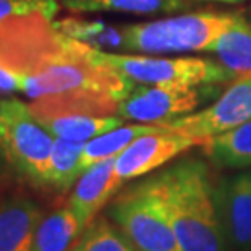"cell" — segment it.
Instances as JSON below:
<instances>
[{
	"mask_svg": "<svg viewBox=\"0 0 251 251\" xmlns=\"http://www.w3.org/2000/svg\"><path fill=\"white\" fill-rule=\"evenodd\" d=\"M0 67L20 79L33 102L117 115L135 83L104 65L98 49L55 28L41 13L0 21Z\"/></svg>",
	"mask_w": 251,
	"mask_h": 251,
	"instance_id": "6da1fadb",
	"label": "cell"
},
{
	"mask_svg": "<svg viewBox=\"0 0 251 251\" xmlns=\"http://www.w3.org/2000/svg\"><path fill=\"white\" fill-rule=\"evenodd\" d=\"M157 175L181 251H230L207 165L185 159Z\"/></svg>",
	"mask_w": 251,
	"mask_h": 251,
	"instance_id": "7a4b0ae2",
	"label": "cell"
},
{
	"mask_svg": "<svg viewBox=\"0 0 251 251\" xmlns=\"http://www.w3.org/2000/svg\"><path fill=\"white\" fill-rule=\"evenodd\" d=\"M235 17L237 13L204 10L125 26V50L143 54L211 52Z\"/></svg>",
	"mask_w": 251,
	"mask_h": 251,
	"instance_id": "3957f363",
	"label": "cell"
},
{
	"mask_svg": "<svg viewBox=\"0 0 251 251\" xmlns=\"http://www.w3.org/2000/svg\"><path fill=\"white\" fill-rule=\"evenodd\" d=\"M110 217L138 251H181L159 175L122 191L112 202Z\"/></svg>",
	"mask_w": 251,
	"mask_h": 251,
	"instance_id": "277c9868",
	"label": "cell"
},
{
	"mask_svg": "<svg viewBox=\"0 0 251 251\" xmlns=\"http://www.w3.org/2000/svg\"><path fill=\"white\" fill-rule=\"evenodd\" d=\"M99 60L133 83L143 84H224L233 81L219 62L201 57H151L131 55L98 49Z\"/></svg>",
	"mask_w": 251,
	"mask_h": 251,
	"instance_id": "5b68a950",
	"label": "cell"
},
{
	"mask_svg": "<svg viewBox=\"0 0 251 251\" xmlns=\"http://www.w3.org/2000/svg\"><path fill=\"white\" fill-rule=\"evenodd\" d=\"M54 140L36 120L28 104L7 99V119L0 135V148L10 164L36 185L47 183Z\"/></svg>",
	"mask_w": 251,
	"mask_h": 251,
	"instance_id": "8992f818",
	"label": "cell"
},
{
	"mask_svg": "<svg viewBox=\"0 0 251 251\" xmlns=\"http://www.w3.org/2000/svg\"><path fill=\"white\" fill-rule=\"evenodd\" d=\"M217 94V84H146L120 100L117 115L138 124H162L191 114Z\"/></svg>",
	"mask_w": 251,
	"mask_h": 251,
	"instance_id": "52a82bcc",
	"label": "cell"
},
{
	"mask_svg": "<svg viewBox=\"0 0 251 251\" xmlns=\"http://www.w3.org/2000/svg\"><path fill=\"white\" fill-rule=\"evenodd\" d=\"M251 119V75L235 79L209 107L200 112H191L178 119L162 122L170 131L191 136L201 143L206 138L221 135Z\"/></svg>",
	"mask_w": 251,
	"mask_h": 251,
	"instance_id": "ba28073f",
	"label": "cell"
},
{
	"mask_svg": "<svg viewBox=\"0 0 251 251\" xmlns=\"http://www.w3.org/2000/svg\"><path fill=\"white\" fill-rule=\"evenodd\" d=\"M196 144H201V141L177 131H170L164 126L161 131L136 138L124 152H120L115 157V172L124 181L143 177Z\"/></svg>",
	"mask_w": 251,
	"mask_h": 251,
	"instance_id": "9c48e42d",
	"label": "cell"
},
{
	"mask_svg": "<svg viewBox=\"0 0 251 251\" xmlns=\"http://www.w3.org/2000/svg\"><path fill=\"white\" fill-rule=\"evenodd\" d=\"M214 198L230 251H251V172L222 178Z\"/></svg>",
	"mask_w": 251,
	"mask_h": 251,
	"instance_id": "30bf717a",
	"label": "cell"
},
{
	"mask_svg": "<svg viewBox=\"0 0 251 251\" xmlns=\"http://www.w3.org/2000/svg\"><path fill=\"white\" fill-rule=\"evenodd\" d=\"M29 110L36 120L54 138L70 141H89L93 138L124 125V119L117 115H94L58 105L31 102Z\"/></svg>",
	"mask_w": 251,
	"mask_h": 251,
	"instance_id": "8fae6325",
	"label": "cell"
},
{
	"mask_svg": "<svg viewBox=\"0 0 251 251\" xmlns=\"http://www.w3.org/2000/svg\"><path fill=\"white\" fill-rule=\"evenodd\" d=\"M124 180L115 172V157L100 161L79 175L68 201V207L86 227L120 190Z\"/></svg>",
	"mask_w": 251,
	"mask_h": 251,
	"instance_id": "7c38bea8",
	"label": "cell"
},
{
	"mask_svg": "<svg viewBox=\"0 0 251 251\" xmlns=\"http://www.w3.org/2000/svg\"><path fill=\"white\" fill-rule=\"evenodd\" d=\"M42 219L41 207L28 198L0 202V251H31Z\"/></svg>",
	"mask_w": 251,
	"mask_h": 251,
	"instance_id": "4fadbf2b",
	"label": "cell"
},
{
	"mask_svg": "<svg viewBox=\"0 0 251 251\" xmlns=\"http://www.w3.org/2000/svg\"><path fill=\"white\" fill-rule=\"evenodd\" d=\"M217 62L235 79L251 75V23L245 15L237 13L233 23L224 31L214 49Z\"/></svg>",
	"mask_w": 251,
	"mask_h": 251,
	"instance_id": "5bb4252c",
	"label": "cell"
},
{
	"mask_svg": "<svg viewBox=\"0 0 251 251\" xmlns=\"http://www.w3.org/2000/svg\"><path fill=\"white\" fill-rule=\"evenodd\" d=\"M202 152L219 167L245 169L251 165V119L245 124L206 138L201 143Z\"/></svg>",
	"mask_w": 251,
	"mask_h": 251,
	"instance_id": "9a60e30c",
	"label": "cell"
},
{
	"mask_svg": "<svg viewBox=\"0 0 251 251\" xmlns=\"http://www.w3.org/2000/svg\"><path fill=\"white\" fill-rule=\"evenodd\" d=\"M164 126L161 124H136L135 125H120L110 131H105L102 135L93 138L84 143L83 156H81V170L84 172L91 165L100 161L114 159L124 152L130 144L143 135L154 131H161Z\"/></svg>",
	"mask_w": 251,
	"mask_h": 251,
	"instance_id": "2e32d148",
	"label": "cell"
},
{
	"mask_svg": "<svg viewBox=\"0 0 251 251\" xmlns=\"http://www.w3.org/2000/svg\"><path fill=\"white\" fill-rule=\"evenodd\" d=\"M83 228L70 207L58 209L41 221L31 251H70Z\"/></svg>",
	"mask_w": 251,
	"mask_h": 251,
	"instance_id": "e0dca14e",
	"label": "cell"
},
{
	"mask_svg": "<svg viewBox=\"0 0 251 251\" xmlns=\"http://www.w3.org/2000/svg\"><path fill=\"white\" fill-rule=\"evenodd\" d=\"M54 25L67 36L99 50H125L124 28H115L100 20H83L75 17L54 21Z\"/></svg>",
	"mask_w": 251,
	"mask_h": 251,
	"instance_id": "ac0fdd59",
	"label": "cell"
},
{
	"mask_svg": "<svg viewBox=\"0 0 251 251\" xmlns=\"http://www.w3.org/2000/svg\"><path fill=\"white\" fill-rule=\"evenodd\" d=\"M72 12H117L131 15L169 13L191 7L193 0H60Z\"/></svg>",
	"mask_w": 251,
	"mask_h": 251,
	"instance_id": "d6986e66",
	"label": "cell"
},
{
	"mask_svg": "<svg viewBox=\"0 0 251 251\" xmlns=\"http://www.w3.org/2000/svg\"><path fill=\"white\" fill-rule=\"evenodd\" d=\"M84 141H70L55 138L50 152V164L47 172V183L57 190L65 191L76 183L81 170V156Z\"/></svg>",
	"mask_w": 251,
	"mask_h": 251,
	"instance_id": "ffe728a7",
	"label": "cell"
},
{
	"mask_svg": "<svg viewBox=\"0 0 251 251\" xmlns=\"http://www.w3.org/2000/svg\"><path fill=\"white\" fill-rule=\"evenodd\" d=\"M70 251H138L130 242V238L117 224L109 222L107 219H93Z\"/></svg>",
	"mask_w": 251,
	"mask_h": 251,
	"instance_id": "44dd1931",
	"label": "cell"
},
{
	"mask_svg": "<svg viewBox=\"0 0 251 251\" xmlns=\"http://www.w3.org/2000/svg\"><path fill=\"white\" fill-rule=\"evenodd\" d=\"M58 8L60 5L57 0H0V21L33 13H41L54 20Z\"/></svg>",
	"mask_w": 251,
	"mask_h": 251,
	"instance_id": "7402d4cb",
	"label": "cell"
},
{
	"mask_svg": "<svg viewBox=\"0 0 251 251\" xmlns=\"http://www.w3.org/2000/svg\"><path fill=\"white\" fill-rule=\"evenodd\" d=\"M0 93H20V79L0 67Z\"/></svg>",
	"mask_w": 251,
	"mask_h": 251,
	"instance_id": "603a6c76",
	"label": "cell"
},
{
	"mask_svg": "<svg viewBox=\"0 0 251 251\" xmlns=\"http://www.w3.org/2000/svg\"><path fill=\"white\" fill-rule=\"evenodd\" d=\"M5 119H7V99L0 98V135H2V131H3Z\"/></svg>",
	"mask_w": 251,
	"mask_h": 251,
	"instance_id": "cb8c5ba5",
	"label": "cell"
},
{
	"mask_svg": "<svg viewBox=\"0 0 251 251\" xmlns=\"http://www.w3.org/2000/svg\"><path fill=\"white\" fill-rule=\"evenodd\" d=\"M211 2H222V3H240L245 0H211Z\"/></svg>",
	"mask_w": 251,
	"mask_h": 251,
	"instance_id": "d4e9b609",
	"label": "cell"
}]
</instances>
